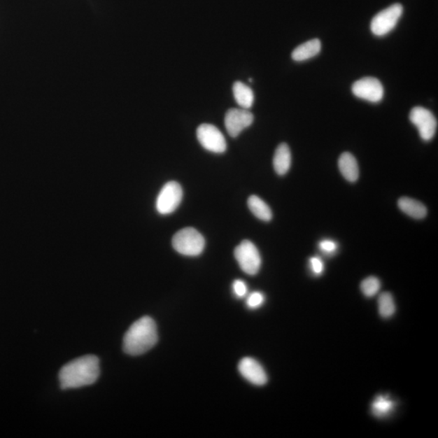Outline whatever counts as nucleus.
<instances>
[{"label": "nucleus", "mask_w": 438, "mask_h": 438, "mask_svg": "<svg viewBox=\"0 0 438 438\" xmlns=\"http://www.w3.org/2000/svg\"><path fill=\"white\" fill-rule=\"evenodd\" d=\"M233 292L238 298H243L248 293V288L242 280L237 279L233 283Z\"/></svg>", "instance_id": "nucleus-22"}, {"label": "nucleus", "mask_w": 438, "mask_h": 438, "mask_svg": "<svg viewBox=\"0 0 438 438\" xmlns=\"http://www.w3.org/2000/svg\"><path fill=\"white\" fill-rule=\"evenodd\" d=\"M172 246L176 250L185 256L200 255L205 248V238L192 227L182 229L172 239Z\"/></svg>", "instance_id": "nucleus-3"}, {"label": "nucleus", "mask_w": 438, "mask_h": 438, "mask_svg": "<svg viewBox=\"0 0 438 438\" xmlns=\"http://www.w3.org/2000/svg\"><path fill=\"white\" fill-rule=\"evenodd\" d=\"M159 339L157 325L150 317L137 320L127 331L124 338V351L130 355H140L154 348Z\"/></svg>", "instance_id": "nucleus-2"}, {"label": "nucleus", "mask_w": 438, "mask_h": 438, "mask_svg": "<svg viewBox=\"0 0 438 438\" xmlns=\"http://www.w3.org/2000/svg\"><path fill=\"white\" fill-rule=\"evenodd\" d=\"M379 313L381 317L390 318L395 312V304L393 297L389 292L381 294L379 299Z\"/></svg>", "instance_id": "nucleus-18"}, {"label": "nucleus", "mask_w": 438, "mask_h": 438, "mask_svg": "<svg viewBox=\"0 0 438 438\" xmlns=\"http://www.w3.org/2000/svg\"><path fill=\"white\" fill-rule=\"evenodd\" d=\"M254 116L247 109L232 108L225 115V126L228 134L236 137L253 123Z\"/></svg>", "instance_id": "nucleus-10"}, {"label": "nucleus", "mask_w": 438, "mask_h": 438, "mask_svg": "<svg viewBox=\"0 0 438 438\" xmlns=\"http://www.w3.org/2000/svg\"><path fill=\"white\" fill-rule=\"evenodd\" d=\"M248 206L249 210L257 218L264 222L271 221L272 219V211L267 204L257 196H251L248 198Z\"/></svg>", "instance_id": "nucleus-17"}, {"label": "nucleus", "mask_w": 438, "mask_h": 438, "mask_svg": "<svg viewBox=\"0 0 438 438\" xmlns=\"http://www.w3.org/2000/svg\"><path fill=\"white\" fill-rule=\"evenodd\" d=\"M274 168L279 176L287 174L292 164V154L287 144L279 145L274 156Z\"/></svg>", "instance_id": "nucleus-12"}, {"label": "nucleus", "mask_w": 438, "mask_h": 438, "mask_svg": "<svg viewBox=\"0 0 438 438\" xmlns=\"http://www.w3.org/2000/svg\"><path fill=\"white\" fill-rule=\"evenodd\" d=\"M351 90L358 98L374 104L379 103L384 96L383 84L379 79L374 78H365L356 80Z\"/></svg>", "instance_id": "nucleus-9"}, {"label": "nucleus", "mask_w": 438, "mask_h": 438, "mask_svg": "<svg viewBox=\"0 0 438 438\" xmlns=\"http://www.w3.org/2000/svg\"><path fill=\"white\" fill-rule=\"evenodd\" d=\"M235 257L242 271L249 275H255L261 268L262 258L258 249L249 241H243L236 248Z\"/></svg>", "instance_id": "nucleus-5"}, {"label": "nucleus", "mask_w": 438, "mask_h": 438, "mask_svg": "<svg viewBox=\"0 0 438 438\" xmlns=\"http://www.w3.org/2000/svg\"><path fill=\"white\" fill-rule=\"evenodd\" d=\"M404 8L400 3H395L376 14L372 20L371 31L376 36L383 37L393 30L398 24Z\"/></svg>", "instance_id": "nucleus-4"}, {"label": "nucleus", "mask_w": 438, "mask_h": 438, "mask_svg": "<svg viewBox=\"0 0 438 438\" xmlns=\"http://www.w3.org/2000/svg\"><path fill=\"white\" fill-rule=\"evenodd\" d=\"M183 197V190L176 181H170L162 187L156 201V209L161 215H169L180 206Z\"/></svg>", "instance_id": "nucleus-6"}, {"label": "nucleus", "mask_w": 438, "mask_h": 438, "mask_svg": "<svg viewBox=\"0 0 438 438\" xmlns=\"http://www.w3.org/2000/svg\"><path fill=\"white\" fill-rule=\"evenodd\" d=\"M233 94L237 104L243 109H249L252 108L254 103L253 91L249 86L236 81L233 85Z\"/></svg>", "instance_id": "nucleus-16"}, {"label": "nucleus", "mask_w": 438, "mask_h": 438, "mask_svg": "<svg viewBox=\"0 0 438 438\" xmlns=\"http://www.w3.org/2000/svg\"><path fill=\"white\" fill-rule=\"evenodd\" d=\"M322 50V43L319 39H312L299 45L293 50L292 57L297 62L308 60L318 55Z\"/></svg>", "instance_id": "nucleus-14"}, {"label": "nucleus", "mask_w": 438, "mask_h": 438, "mask_svg": "<svg viewBox=\"0 0 438 438\" xmlns=\"http://www.w3.org/2000/svg\"><path fill=\"white\" fill-rule=\"evenodd\" d=\"M310 266L315 274L319 275L324 271V264L319 257H312L310 259Z\"/></svg>", "instance_id": "nucleus-24"}, {"label": "nucleus", "mask_w": 438, "mask_h": 438, "mask_svg": "<svg viewBox=\"0 0 438 438\" xmlns=\"http://www.w3.org/2000/svg\"><path fill=\"white\" fill-rule=\"evenodd\" d=\"M99 360L85 355L71 361L61 369L59 379L62 389H76L94 384L99 378Z\"/></svg>", "instance_id": "nucleus-1"}, {"label": "nucleus", "mask_w": 438, "mask_h": 438, "mask_svg": "<svg viewBox=\"0 0 438 438\" xmlns=\"http://www.w3.org/2000/svg\"><path fill=\"white\" fill-rule=\"evenodd\" d=\"M410 120L419 131L422 140L430 141L434 139L437 128V121L430 110L416 106L410 112Z\"/></svg>", "instance_id": "nucleus-7"}, {"label": "nucleus", "mask_w": 438, "mask_h": 438, "mask_svg": "<svg viewBox=\"0 0 438 438\" xmlns=\"http://www.w3.org/2000/svg\"><path fill=\"white\" fill-rule=\"evenodd\" d=\"M264 302V295L262 292H254L248 295L246 300L247 306L249 309H257Z\"/></svg>", "instance_id": "nucleus-21"}, {"label": "nucleus", "mask_w": 438, "mask_h": 438, "mask_svg": "<svg viewBox=\"0 0 438 438\" xmlns=\"http://www.w3.org/2000/svg\"><path fill=\"white\" fill-rule=\"evenodd\" d=\"M339 167L343 176L349 182L353 183L358 180L359 167L355 157L348 152L340 156Z\"/></svg>", "instance_id": "nucleus-13"}, {"label": "nucleus", "mask_w": 438, "mask_h": 438, "mask_svg": "<svg viewBox=\"0 0 438 438\" xmlns=\"http://www.w3.org/2000/svg\"><path fill=\"white\" fill-rule=\"evenodd\" d=\"M319 247L324 253H332L337 250V243L331 239H324L319 243Z\"/></svg>", "instance_id": "nucleus-23"}, {"label": "nucleus", "mask_w": 438, "mask_h": 438, "mask_svg": "<svg viewBox=\"0 0 438 438\" xmlns=\"http://www.w3.org/2000/svg\"><path fill=\"white\" fill-rule=\"evenodd\" d=\"M197 136L200 144L206 150L222 154L227 150V141L225 137L216 126L204 124L198 127Z\"/></svg>", "instance_id": "nucleus-8"}, {"label": "nucleus", "mask_w": 438, "mask_h": 438, "mask_svg": "<svg viewBox=\"0 0 438 438\" xmlns=\"http://www.w3.org/2000/svg\"><path fill=\"white\" fill-rule=\"evenodd\" d=\"M393 407V404L388 399L383 396H379L374 401L372 409H373L374 414L376 416H383L388 414Z\"/></svg>", "instance_id": "nucleus-20"}, {"label": "nucleus", "mask_w": 438, "mask_h": 438, "mask_svg": "<svg viewBox=\"0 0 438 438\" xmlns=\"http://www.w3.org/2000/svg\"><path fill=\"white\" fill-rule=\"evenodd\" d=\"M239 370L243 378L252 384L263 386L267 383L266 372L256 360L243 358L239 364Z\"/></svg>", "instance_id": "nucleus-11"}, {"label": "nucleus", "mask_w": 438, "mask_h": 438, "mask_svg": "<svg viewBox=\"0 0 438 438\" xmlns=\"http://www.w3.org/2000/svg\"><path fill=\"white\" fill-rule=\"evenodd\" d=\"M361 291L367 297H373L379 292L381 283L376 277H369L364 280L360 285Z\"/></svg>", "instance_id": "nucleus-19"}, {"label": "nucleus", "mask_w": 438, "mask_h": 438, "mask_svg": "<svg viewBox=\"0 0 438 438\" xmlns=\"http://www.w3.org/2000/svg\"><path fill=\"white\" fill-rule=\"evenodd\" d=\"M400 210L415 219H423L427 216V209L418 201L409 197H402L398 202Z\"/></svg>", "instance_id": "nucleus-15"}]
</instances>
